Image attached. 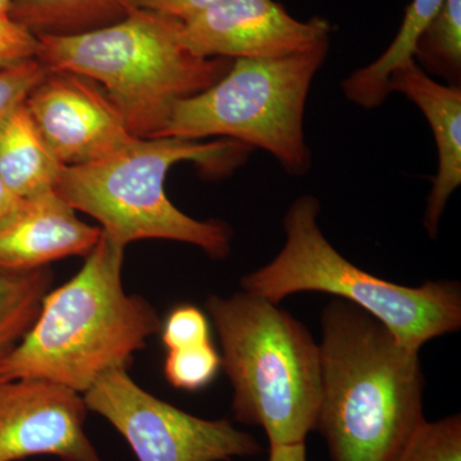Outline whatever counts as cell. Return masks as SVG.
I'll return each mask as SVG.
<instances>
[{
  "label": "cell",
  "instance_id": "19",
  "mask_svg": "<svg viewBox=\"0 0 461 461\" xmlns=\"http://www.w3.org/2000/svg\"><path fill=\"white\" fill-rule=\"evenodd\" d=\"M391 461H461V417L424 421Z\"/></svg>",
  "mask_w": 461,
  "mask_h": 461
},
{
  "label": "cell",
  "instance_id": "13",
  "mask_svg": "<svg viewBox=\"0 0 461 461\" xmlns=\"http://www.w3.org/2000/svg\"><path fill=\"white\" fill-rule=\"evenodd\" d=\"M390 91L420 109L435 138L438 167L423 224L429 238L436 239L448 200L461 185V87L433 80L411 59L393 72Z\"/></svg>",
  "mask_w": 461,
  "mask_h": 461
},
{
  "label": "cell",
  "instance_id": "24",
  "mask_svg": "<svg viewBox=\"0 0 461 461\" xmlns=\"http://www.w3.org/2000/svg\"><path fill=\"white\" fill-rule=\"evenodd\" d=\"M223 0H138V7L187 23Z\"/></svg>",
  "mask_w": 461,
  "mask_h": 461
},
{
  "label": "cell",
  "instance_id": "17",
  "mask_svg": "<svg viewBox=\"0 0 461 461\" xmlns=\"http://www.w3.org/2000/svg\"><path fill=\"white\" fill-rule=\"evenodd\" d=\"M51 282L53 273L48 267L16 275H0V363L32 329Z\"/></svg>",
  "mask_w": 461,
  "mask_h": 461
},
{
  "label": "cell",
  "instance_id": "27",
  "mask_svg": "<svg viewBox=\"0 0 461 461\" xmlns=\"http://www.w3.org/2000/svg\"><path fill=\"white\" fill-rule=\"evenodd\" d=\"M14 0H0V16H9Z\"/></svg>",
  "mask_w": 461,
  "mask_h": 461
},
{
  "label": "cell",
  "instance_id": "10",
  "mask_svg": "<svg viewBox=\"0 0 461 461\" xmlns=\"http://www.w3.org/2000/svg\"><path fill=\"white\" fill-rule=\"evenodd\" d=\"M87 411L84 396L71 388L45 379L0 378V461H104L85 432Z\"/></svg>",
  "mask_w": 461,
  "mask_h": 461
},
{
  "label": "cell",
  "instance_id": "15",
  "mask_svg": "<svg viewBox=\"0 0 461 461\" xmlns=\"http://www.w3.org/2000/svg\"><path fill=\"white\" fill-rule=\"evenodd\" d=\"M138 0H14L11 16L36 36L75 35L118 23Z\"/></svg>",
  "mask_w": 461,
  "mask_h": 461
},
{
  "label": "cell",
  "instance_id": "12",
  "mask_svg": "<svg viewBox=\"0 0 461 461\" xmlns=\"http://www.w3.org/2000/svg\"><path fill=\"white\" fill-rule=\"evenodd\" d=\"M102 229L85 223L56 191L23 199L0 226V275L45 268L69 257H86Z\"/></svg>",
  "mask_w": 461,
  "mask_h": 461
},
{
  "label": "cell",
  "instance_id": "16",
  "mask_svg": "<svg viewBox=\"0 0 461 461\" xmlns=\"http://www.w3.org/2000/svg\"><path fill=\"white\" fill-rule=\"evenodd\" d=\"M444 0H411L395 39L384 53L348 76V87L360 102L381 105L390 95V77L403 63L412 59L415 42Z\"/></svg>",
  "mask_w": 461,
  "mask_h": 461
},
{
  "label": "cell",
  "instance_id": "23",
  "mask_svg": "<svg viewBox=\"0 0 461 461\" xmlns=\"http://www.w3.org/2000/svg\"><path fill=\"white\" fill-rule=\"evenodd\" d=\"M39 39L11 16H0V71L36 59Z\"/></svg>",
  "mask_w": 461,
  "mask_h": 461
},
{
  "label": "cell",
  "instance_id": "25",
  "mask_svg": "<svg viewBox=\"0 0 461 461\" xmlns=\"http://www.w3.org/2000/svg\"><path fill=\"white\" fill-rule=\"evenodd\" d=\"M268 461H306L305 444L269 445Z\"/></svg>",
  "mask_w": 461,
  "mask_h": 461
},
{
  "label": "cell",
  "instance_id": "7",
  "mask_svg": "<svg viewBox=\"0 0 461 461\" xmlns=\"http://www.w3.org/2000/svg\"><path fill=\"white\" fill-rule=\"evenodd\" d=\"M329 50L330 41L286 57L233 59L217 83L175 105L159 138L230 139L263 149L290 176H305L306 100Z\"/></svg>",
  "mask_w": 461,
  "mask_h": 461
},
{
  "label": "cell",
  "instance_id": "11",
  "mask_svg": "<svg viewBox=\"0 0 461 461\" xmlns=\"http://www.w3.org/2000/svg\"><path fill=\"white\" fill-rule=\"evenodd\" d=\"M326 18L300 21L275 0H223L182 23L185 47L203 58H277L330 41Z\"/></svg>",
  "mask_w": 461,
  "mask_h": 461
},
{
  "label": "cell",
  "instance_id": "2",
  "mask_svg": "<svg viewBox=\"0 0 461 461\" xmlns=\"http://www.w3.org/2000/svg\"><path fill=\"white\" fill-rule=\"evenodd\" d=\"M124 249L102 232L80 271L44 296L0 378L45 379L84 395L107 373L129 369L163 323L144 297L124 291Z\"/></svg>",
  "mask_w": 461,
  "mask_h": 461
},
{
  "label": "cell",
  "instance_id": "4",
  "mask_svg": "<svg viewBox=\"0 0 461 461\" xmlns=\"http://www.w3.org/2000/svg\"><path fill=\"white\" fill-rule=\"evenodd\" d=\"M181 29L176 18L136 8L91 32L38 36L36 59L100 85L136 138H159L175 105L217 83L232 63L191 53Z\"/></svg>",
  "mask_w": 461,
  "mask_h": 461
},
{
  "label": "cell",
  "instance_id": "6",
  "mask_svg": "<svg viewBox=\"0 0 461 461\" xmlns=\"http://www.w3.org/2000/svg\"><path fill=\"white\" fill-rule=\"evenodd\" d=\"M320 213L315 196L297 198L284 217V248L271 263L241 278L242 291L273 304L297 293L330 294L373 315L415 351L430 339L460 330L459 282L427 281L409 287L363 271L323 235Z\"/></svg>",
  "mask_w": 461,
  "mask_h": 461
},
{
  "label": "cell",
  "instance_id": "18",
  "mask_svg": "<svg viewBox=\"0 0 461 461\" xmlns=\"http://www.w3.org/2000/svg\"><path fill=\"white\" fill-rule=\"evenodd\" d=\"M412 59L427 75L461 87V0H444L415 42Z\"/></svg>",
  "mask_w": 461,
  "mask_h": 461
},
{
  "label": "cell",
  "instance_id": "26",
  "mask_svg": "<svg viewBox=\"0 0 461 461\" xmlns=\"http://www.w3.org/2000/svg\"><path fill=\"white\" fill-rule=\"evenodd\" d=\"M23 199L18 198L11 190L5 186V182L0 180V226L17 211Z\"/></svg>",
  "mask_w": 461,
  "mask_h": 461
},
{
  "label": "cell",
  "instance_id": "9",
  "mask_svg": "<svg viewBox=\"0 0 461 461\" xmlns=\"http://www.w3.org/2000/svg\"><path fill=\"white\" fill-rule=\"evenodd\" d=\"M25 104L63 166L96 162L136 139L103 87L80 75L48 72Z\"/></svg>",
  "mask_w": 461,
  "mask_h": 461
},
{
  "label": "cell",
  "instance_id": "5",
  "mask_svg": "<svg viewBox=\"0 0 461 461\" xmlns=\"http://www.w3.org/2000/svg\"><path fill=\"white\" fill-rule=\"evenodd\" d=\"M205 308L222 346L235 420L262 427L269 445L305 444L320 414V344L278 304L245 291L209 296Z\"/></svg>",
  "mask_w": 461,
  "mask_h": 461
},
{
  "label": "cell",
  "instance_id": "21",
  "mask_svg": "<svg viewBox=\"0 0 461 461\" xmlns=\"http://www.w3.org/2000/svg\"><path fill=\"white\" fill-rule=\"evenodd\" d=\"M162 341L168 350L211 342L208 318L194 305H178L162 324Z\"/></svg>",
  "mask_w": 461,
  "mask_h": 461
},
{
  "label": "cell",
  "instance_id": "1",
  "mask_svg": "<svg viewBox=\"0 0 461 461\" xmlns=\"http://www.w3.org/2000/svg\"><path fill=\"white\" fill-rule=\"evenodd\" d=\"M317 430L332 461H391L426 421L420 351L359 306L330 300L321 317Z\"/></svg>",
  "mask_w": 461,
  "mask_h": 461
},
{
  "label": "cell",
  "instance_id": "14",
  "mask_svg": "<svg viewBox=\"0 0 461 461\" xmlns=\"http://www.w3.org/2000/svg\"><path fill=\"white\" fill-rule=\"evenodd\" d=\"M62 168L25 102L12 109L0 122V180L30 199L54 191Z\"/></svg>",
  "mask_w": 461,
  "mask_h": 461
},
{
  "label": "cell",
  "instance_id": "8",
  "mask_svg": "<svg viewBox=\"0 0 461 461\" xmlns=\"http://www.w3.org/2000/svg\"><path fill=\"white\" fill-rule=\"evenodd\" d=\"M83 396L87 409L118 430L139 461H233L262 450L256 437L229 420H203L151 395L127 369L103 375Z\"/></svg>",
  "mask_w": 461,
  "mask_h": 461
},
{
  "label": "cell",
  "instance_id": "3",
  "mask_svg": "<svg viewBox=\"0 0 461 461\" xmlns=\"http://www.w3.org/2000/svg\"><path fill=\"white\" fill-rule=\"evenodd\" d=\"M251 150L230 139L136 138L96 162L63 166L54 191L76 212L95 218L103 235L124 248L139 240H171L202 249L212 259H226L232 229L181 212L167 196L166 178L182 162L194 163L208 177H222Z\"/></svg>",
  "mask_w": 461,
  "mask_h": 461
},
{
  "label": "cell",
  "instance_id": "22",
  "mask_svg": "<svg viewBox=\"0 0 461 461\" xmlns=\"http://www.w3.org/2000/svg\"><path fill=\"white\" fill-rule=\"evenodd\" d=\"M48 72L38 59L27 60L0 71V122L12 109L25 102Z\"/></svg>",
  "mask_w": 461,
  "mask_h": 461
},
{
  "label": "cell",
  "instance_id": "20",
  "mask_svg": "<svg viewBox=\"0 0 461 461\" xmlns=\"http://www.w3.org/2000/svg\"><path fill=\"white\" fill-rule=\"evenodd\" d=\"M222 368V357L211 342L168 350L165 375L173 387L199 391L208 386Z\"/></svg>",
  "mask_w": 461,
  "mask_h": 461
}]
</instances>
